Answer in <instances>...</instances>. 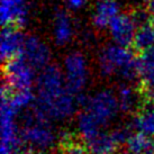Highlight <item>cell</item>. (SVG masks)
<instances>
[{"instance_id": "14", "label": "cell", "mask_w": 154, "mask_h": 154, "mask_svg": "<svg viewBox=\"0 0 154 154\" xmlns=\"http://www.w3.org/2000/svg\"><path fill=\"white\" fill-rule=\"evenodd\" d=\"M1 97L7 99L10 107L13 108L16 114L23 110H26L27 108H29L30 106H33L36 103L35 96L30 91V89L14 91V94H10L8 88L4 86L2 90H1Z\"/></svg>"}, {"instance_id": "25", "label": "cell", "mask_w": 154, "mask_h": 154, "mask_svg": "<svg viewBox=\"0 0 154 154\" xmlns=\"http://www.w3.org/2000/svg\"><path fill=\"white\" fill-rule=\"evenodd\" d=\"M147 10L150 13L151 17L154 18V0H147Z\"/></svg>"}, {"instance_id": "11", "label": "cell", "mask_w": 154, "mask_h": 154, "mask_svg": "<svg viewBox=\"0 0 154 154\" xmlns=\"http://www.w3.org/2000/svg\"><path fill=\"white\" fill-rule=\"evenodd\" d=\"M120 11L119 4L116 0H99L92 13V24L98 29H106L110 26Z\"/></svg>"}, {"instance_id": "16", "label": "cell", "mask_w": 154, "mask_h": 154, "mask_svg": "<svg viewBox=\"0 0 154 154\" xmlns=\"http://www.w3.org/2000/svg\"><path fill=\"white\" fill-rule=\"evenodd\" d=\"M119 108L123 112H133L140 107L141 96L136 89L129 85H123L117 91Z\"/></svg>"}, {"instance_id": "3", "label": "cell", "mask_w": 154, "mask_h": 154, "mask_svg": "<svg viewBox=\"0 0 154 154\" xmlns=\"http://www.w3.org/2000/svg\"><path fill=\"white\" fill-rule=\"evenodd\" d=\"M20 135L30 151H36V153H46L59 138L50 122L41 117L35 110L26 119Z\"/></svg>"}, {"instance_id": "8", "label": "cell", "mask_w": 154, "mask_h": 154, "mask_svg": "<svg viewBox=\"0 0 154 154\" xmlns=\"http://www.w3.org/2000/svg\"><path fill=\"white\" fill-rule=\"evenodd\" d=\"M138 26L131 14H119L108 27L109 34L115 44L128 47L133 44Z\"/></svg>"}, {"instance_id": "1", "label": "cell", "mask_w": 154, "mask_h": 154, "mask_svg": "<svg viewBox=\"0 0 154 154\" xmlns=\"http://www.w3.org/2000/svg\"><path fill=\"white\" fill-rule=\"evenodd\" d=\"M36 88L35 111L48 122H62L72 117L78 105L81 103L80 94L69 89L63 70L56 65L48 64L41 70L36 79Z\"/></svg>"}, {"instance_id": "21", "label": "cell", "mask_w": 154, "mask_h": 154, "mask_svg": "<svg viewBox=\"0 0 154 154\" xmlns=\"http://www.w3.org/2000/svg\"><path fill=\"white\" fill-rule=\"evenodd\" d=\"M111 135L114 137V140L116 141V143L118 145H123L126 144L128 142L129 137L132 135L131 133V128L128 126H125V125H119L111 131Z\"/></svg>"}, {"instance_id": "18", "label": "cell", "mask_w": 154, "mask_h": 154, "mask_svg": "<svg viewBox=\"0 0 154 154\" xmlns=\"http://www.w3.org/2000/svg\"><path fill=\"white\" fill-rule=\"evenodd\" d=\"M140 62V75L149 89L154 87V46L142 53Z\"/></svg>"}, {"instance_id": "5", "label": "cell", "mask_w": 154, "mask_h": 154, "mask_svg": "<svg viewBox=\"0 0 154 154\" xmlns=\"http://www.w3.org/2000/svg\"><path fill=\"white\" fill-rule=\"evenodd\" d=\"M63 73L68 88L79 96L89 79V66L86 56L79 51L70 52L63 62Z\"/></svg>"}, {"instance_id": "22", "label": "cell", "mask_w": 154, "mask_h": 154, "mask_svg": "<svg viewBox=\"0 0 154 154\" xmlns=\"http://www.w3.org/2000/svg\"><path fill=\"white\" fill-rule=\"evenodd\" d=\"M88 147L83 146L80 143H77L74 141H71L62 145V153L61 154H89Z\"/></svg>"}, {"instance_id": "4", "label": "cell", "mask_w": 154, "mask_h": 154, "mask_svg": "<svg viewBox=\"0 0 154 154\" xmlns=\"http://www.w3.org/2000/svg\"><path fill=\"white\" fill-rule=\"evenodd\" d=\"M85 110L92 115L103 126H106L116 118L120 110L117 94L108 89L97 91L89 98L83 99Z\"/></svg>"}, {"instance_id": "23", "label": "cell", "mask_w": 154, "mask_h": 154, "mask_svg": "<svg viewBox=\"0 0 154 154\" xmlns=\"http://www.w3.org/2000/svg\"><path fill=\"white\" fill-rule=\"evenodd\" d=\"M131 16L133 17L134 22L136 23V25L138 26V27L150 23L151 15H150V13H149V10H145V9H142V8L135 9V10H133V13L131 14Z\"/></svg>"}, {"instance_id": "10", "label": "cell", "mask_w": 154, "mask_h": 154, "mask_svg": "<svg viewBox=\"0 0 154 154\" xmlns=\"http://www.w3.org/2000/svg\"><path fill=\"white\" fill-rule=\"evenodd\" d=\"M28 8L26 0H1L0 18L4 26L22 27L27 23Z\"/></svg>"}, {"instance_id": "15", "label": "cell", "mask_w": 154, "mask_h": 154, "mask_svg": "<svg viewBox=\"0 0 154 154\" xmlns=\"http://www.w3.org/2000/svg\"><path fill=\"white\" fill-rule=\"evenodd\" d=\"M103 126L92 115H90L88 111H82L78 115L77 118V129L83 141L87 142L90 138L96 136L98 133L103 131Z\"/></svg>"}, {"instance_id": "20", "label": "cell", "mask_w": 154, "mask_h": 154, "mask_svg": "<svg viewBox=\"0 0 154 154\" xmlns=\"http://www.w3.org/2000/svg\"><path fill=\"white\" fill-rule=\"evenodd\" d=\"M135 50L145 52L154 46V26L152 24H145L137 28L135 38L133 42Z\"/></svg>"}, {"instance_id": "13", "label": "cell", "mask_w": 154, "mask_h": 154, "mask_svg": "<svg viewBox=\"0 0 154 154\" xmlns=\"http://www.w3.org/2000/svg\"><path fill=\"white\" fill-rule=\"evenodd\" d=\"M90 154H116L118 144L116 143L111 133L101 131L96 136L86 142Z\"/></svg>"}, {"instance_id": "28", "label": "cell", "mask_w": 154, "mask_h": 154, "mask_svg": "<svg viewBox=\"0 0 154 154\" xmlns=\"http://www.w3.org/2000/svg\"><path fill=\"white\" fill-rule=\"evenodd\" d=\"M36 154H46V153H36Z\"/></svg>"}, {"instance_id": "2", "label": "cell", "mask_w": 154, "mask_h": 154, "mask_svg": "<svg viewBox=\"0 0 154 154\" xmlns=\"http://www.w3.org/2000/svg\"><path fill=\"white\" fill-rule=\"evenodd\" d=\"M98 66L105 77L118 75L131 81L140 75V62L128 47L110 44L103 47L98 54Z\"/></svg>"}, {"instance_id": "9", "label": "cell", "mask_w": 154, "mask_h": 154, "mask_svg": "<svg viewBox=\"0 0 154 154\" xmlns=\"http://www.w3.org/2000/svg\"><path fill=\"white\" fill-rule=\"evenodd\" d=\"M25 38L26 37H24L19 27L5 26L1 32V41H0L1 59L6 62L22 54Z\"/></svg>"}, {"instance_id": "27", "label": "cell", "mask_w": 154, "mask_h": 154, "mask_svg": "<svg viewBox=\"0 0 154 154\" xmlns=\"http://www.w3.org/2000/svg\"><path fill=\"white\" fill-rule=\"evenodd\" d=\"M124 154H136V153H133V152H129L128 151V152H126V153H124Z\"/></svg>"}, {"instance_id": "7", "label": "cell", "mask_w": 154, "mask_h": 154, "mask_svg": "<svg viewBox=\"0 0 154 154\" xmlns=\"http://www.w3.org/2000/svg\"><path fill=\"white\" fill-rule=\"evenodd\" d=\"M24 57L35 70H43L51 60V51L46 44L37 36H27L22 50Z\"/></svg>"}, {"instance_id": "24", "label": "cell", "mask_w": 154, "mask_h": 154, "mask_svg": "<svg viewBox=\"0 0 154 154\" xmlns=\"http://www.w3.org/2000/svg\"><path fill=\"white\" fill-rule=\"evenodd\" d=\"M71 10H79L85 7L87 0H63Z\"/></svg>"}, {"instance_id": "19", "label": "cell", "mask_w": 154, "mask_h": 154, "mask_svg": "<svg viewBox=\"0 0 154 154\" xmlns=\"http://www.w3.org/2000/svg\"><path fill=\"white\" fill-rule=\"evenodd\" d=\"M129 152L136 154H154V141L151 136L137 132L132 134L126 143Z\"/></svg>"}, {"instance_id": "26", "label": "cell", "mask_w": 154, "mask_h": 154, "mask_svg": "<svg viewBox=\"0 0 154 154\" xmlns=\"http://www.w3.org/2000/svg\"><path fill=\"white\" fill-rule=\"evenodd\" d=\"M150 99H151L152 105H153V107H154V87L150 89Z\"/></svg>"}, {"instance_id": "17", "label": "cell", "mask_w": 154, "mask_h": 154, "mask_svg": "<svg viewBox=\"0 0 154 154\" xmlns=\"http://www.w3.org/2000/svg\"><path fill=\"white\" fill-rule=\"evenodd\" d=\"M132 126L137 132L144 135L154 136V107L143 108L136 114L132 122Z\"/></svg>"}, {"instance_id": "6", "label": "cell", "mask_w": 154, "mask_h": 154, "mask_svg": "<svg viewBox=\"0 0 154 154\" xmlns=\"http://www.w3.org/2000/svg\"><path fill=\"white\" fill-rule=\"evenodd\" d=\"M4 72L5 86L13 91L29 90L36 78L35 69L22 56L6 61Z\"/></svg>"}, {"instance_id": "12", "label": "cell", "mask_w": 154, "mask_h": 154, "mask_svg": "<svg viewBox=\"0 0 154 154\" xmlns=\"http://www.w3.org/2000/svg\"><path fill=\"white\" fill-rule=\"evenodd\" d=\"M74 35V26L72 19L65 10H57L54 15L53 23V38L56 45L64 46L69 44Z\"/></svg>"}]
</instances>
